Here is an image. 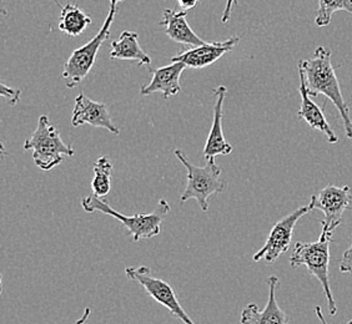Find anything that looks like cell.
<instances>
[{
  "label": "cell",
  "mask_w": 352,
  "mask_h": 324,
  "mask_svg": "<svg viewBox=\"0 0 352 324\" xmlns=\"http://www.w3.org/2000/svg\"><path fill=\"white\" fill-rule=\"evenodd\" d=\"M331 50L318 47L309 60L298 61V67L305 76L306 86L311 96L325 95L326 97L339 110L349 140H352V119L350 108L346 105L341 93L339 79L332 67Z\"/></svg>",
  "instance_id": "cell-1"
},
{
  "label": "cell",
  "mask_w": 352,
  "mask_h": 324,
  "mask_svg": "<svg viewBox=\"0 0 352 324\" xmlns=\"http://www.w3.org/2000/svg\"><path fill=\"white\" fill-rule=\"evenodd\" d=\"M82 207L88 213L100 212L102 215L120 221L134 242L159 236L162 233L164 220L170 212L169 203L165 198H162L156 205L154 211L150 213H136L133 216H125L110 207V205L102 200V197L95 196L94 194L82 198Z\"/></svg>",
  "instance_id": "cell-2"
},
{
  "label": "cell",
  "mask_w": 352,
  "mask_h": 324,
  "mask_svg": "<svg viewBox=\"0 0 352 324\" xmlns=\"http://www.w3.org/2000/svg\"><path fill=\"white\" fill-rule=\"evenodd\" d=\"M331 232L321 231V235L316 242H298L290 258V266L298 268L305 266L309 273L318 279L322 286L326 301L329 305L330 316L338 313V305L332 294L330 278H329V264H330V244L333 242Z\"/></svg>",
  "instance_id": "cell-3"
},
{
  "label": "cell",
  "mask_w": 352,
  "mask_h": 324,
  "mask_svg": "<svg viewBox=\"0 0 352 324\" xmlns=\"http://www.w3.org/2000/svg\"><path fill=\"white\" fill-rule=\"evenodd\" d=\"M174 154L188 172L186 187L180 201L185 203L189 200H197L201 211L206 212L209 209L211 196L223 194L226 189V183L221 178V169L217 166L215 159L208 160L205 166L199 167L190 162L183 150L176 149Z\"/></svg>",
  "instance_id": "cell-4"
},
{
  "label": "cell",
  "mask_w": 352,
  "mask_h": 324,
  "mask_svg": "<svg viewBox=\"0 0 352 324\" xmlns=\"http://www.w3.org/2000/svg\"><path fill=\"white\" fill-rule=\"evenodd\" d=\"M109 1H110V5H109L108 15L102 23L100 30L85 45L75 49L64 65V70L61 75L68 89L76 88L88 76L90 70L94 67L100 47L104 44V41L108 40L110 36V29L116 19L118 7L124 0H109Z\"/></svg>",
  "instance_id": "cell-5"
},
{
  "label": "cell",
  "mask_w": 352,
  "mask_h": 324,
  "mask_svg": "<svg viewBox=\"0 0 352 324\" xmlns=\"http://www.w3.org/2000/svg\"><path fill=\"white\" fill-rule=\"evenodd\" d=\"M24 150L33 151V160L41 171H52L61 165L64 156H74L72 146L61 140L60 134L47 115H41L32 136L24 142Z\"/></svg>",
  "instance_id": "cell-6"
},
{
  "label": "cell",
  "mask_w": 352,
  "mask_h": 324,
  "mask_svg": "<svg viewBox=\"0 0 352 324\" xmlns=\"http://www.w3.org/2000/svg\"><path fill=\"white\" fill-rule=\"evenodd\" d=\"M125 276L130 281H134L136 284H140L150 297L165 307L176 319L182 321L184 324H197L192 322V319L188 316L183 305L180 304L174 287L162 278L154 277L149 267L146 266L126 267Z\"/></svg>",
  "instance_id": "cell-7"
},
{
  "label": "cell",
  "mask_w": 352,
  "mask_h": 324,
  "mask_svg": "<svg viewBox=\"0 0 352 324\" xmlns=\"http://www.w3.org/2000/svg\"><path fill=\"white\" fill-rule=\"evenodd\" d=\"M310 212L309 205L295 209L290 215L281 218L270 231V235L267 237L263 248L256 252L252 259L254 262H264L266 264H275L278 259V257L287 252L290 246H292V235L295 226L301 220Z\"/></svg>",
  "instance_id": "cell-8"
},
{
  "label": "cell",
  "mask_w": 352,
  "mask_h": 324,
  "mask_svg": "<svg viewBox=\"0 0 352 324\" xmlns=\"http://www.w3.org/2000/svg\"><path fill=\"white\" fill-rule=\"evenodd\" d=\"M352 202L351 191L349 186L329 185L316 195H312L309 203L310 211L318 209L324 213V222H321L322 231L331 232L336 230L342 222V216Z\"/></svg>",
  "instance_id": "cell-9"
},
{
  "label": "cell",
  "mask_w": 352,
  "mask_h": 324,
  "mask_svg": "<svg viewBox=\"0 0 352 324\" xmlns=\"http://www.w3.org/2000/svg\"><path fill=\"white\" fill-rule=\"evenodd\" d=\"M84 124H88L93 128H105L114 135L120 134V128L111 120L107 104L91 100L87 95L80 93L75 99L72 125L79 128Z\"/></svg>",
  "instance_id": "cell-10"
},
{
  "label": "cell",
  "mask_w": 352,
  "mask_h": 324,
  "mask_svg": "<svg viewBox=\"0 0 352 324\" xmlns=\"http://www.w3.org/2000/svg\"><path fill=\"white\" fill-rule=\"evenodd\" d=\"M239 41L240 36H231L230 39L225 41L205 43L200 47H190L183 53H179L171 61H180L191 69L206 68L220 60L223 55L232 51Z\"/></svg>",
  "instance_id": "cell-11"
},
{
  "label": "cell",
  "mask_w": 352,
  "mask_h": 324,
  "mask_svg": "<svg viewBox=\"0 0 352 324\" xmlns=\"http://www.w3.org/2000/svg\"><path fill=\"white\" fill-rule=\"evenodd\" d=\"M266 284L269 286V298L264 310L260 311L258 304H248L241 312L240 322L241 324H292L276 301V290L280 284L278 276H270Z\"/></svg>",
  "instance_id": "cell-12"
},
{
  "label": "cell",
  "mask_w": 352,
  "mask_h": 324,
  "mask_svg": "<svg viewBox=\"0 0 352 324\" xmlns=\"http://www.w3.org/2000/svg\"><path fill=\"white\" fill-rule=\"evenodd\" d=\"M228 89L225 86H217L214 91L215 104H214V120L211 125L210 134L204 148L205 160H212L217 156H228L232 152L231 143L226 141L223 132V102L226 99Z\"/></svg>",
  "instance_id": "cell-13"
},
{
  "label": "cell",
  "mask_w": 352,
  "mask_h": 324,
  "mask_svg": "<svg viewBox=\"0 0 352 324\" xmlns=\"http://www.w3.org/2000/svg\"><path fill=\"white\" fill-rule=\"evenodd\" d=\"M186 68L188 67L184 62L171 61V64L166 67L153 70V79L148 85L142 86L140 95L146 96L154 93H162L166 100L170 96L179 94L182 90V75Z\"/></svg>",
  "instance_id": "cell-14"
},
{
  "label": "cell",
  "mask_w": 352,
  "mask_h": 324,
  "mask_svg": "<svg viewBox=\"0 0 352 324\" xmlns=\"http://www.w3.org/2000/svg\"><path fill=\"white\" fill-rule=\"evenodd\" d=\"M298 75H300V95H301V108L298 110V119L307 122L312 128L321 131L325 134L327 137V141L330 143H336L339 141V137L332 130L329 121L326 120L324 111L318 108L314 100H311V95L306 86L305 76L304 73L298 69Z\"/></svg>",
  "instance_id": "cell-15"
},
{
  "label": "cell",
  "mask_w": 352,
  "mask_h": 324,
  "mask_svg": "<svg viewBox=\"0 0 352 324\" xmlns=\"http://www.w3.org/2000/svg\"><path fill=\"white\" fill-rule=\"evenodd\" d=\"M188 12L180 10L176 12L175 9H165L163 21L160 25L165 27V33L170 39L179 44H184L190 47H200L205 44V41L199 38L195 32L191 29L189 23L186 21Z\"/></svg>",
  "instance_id": "cell-16"
},
{
  "label": "cell",
  "mask_w": 352,
  "mask_h": 324,
  "mask_svg": "<svg viewBox=\"0 0 352 324\" xmlns=\"http://www.w3.org/2000/svg\"><path fill=\"white\" fill-rule=\"evenodd\" d=\"M110 58L116 60L136 61L139 65H150L151 58L139 45V34L125 30L120 36L110 43Z\"/></svg>",
  "instance_id": "cell-17"
},
{
  "label": "cell",
  "mask_w": 352,
  "mask_h": 324,
  "mask_svg": "<svg viewBox=\"0 0 352 324\" xmlns=\"http://www.w3.org/2000/svg\"><path fill=\"white\" fill-rule=\"evenodd\" d=\"M91 23L93 19L82 8L68 1L67 5L61 8L58 27L60 32L69 36H79L85 32L89 25H91Z\"/></svg>",
  "instance_id": "cell-18"
},
{
  "label": "cell",
  "mask_w": 352,
  "mask_h": 324,
  "mask_svg": "<svg viewBox=\"0 0 352 324\" xmlns=\"http://www.w3.org/2000/svg\"><path fill=\"white\" fill-rule=\"evenodd\" d=\"M111 177H113V162L108 156H102L94 165V178L91 189L95 196L107 197L111 192Z\"/></svg>",
  "instance_id": "cell-19"
},
{
  "label": "cell",
  "mask_w": 352,
  "mask_h": 324,
  "mask_svg": "<svg viewBox=\"0 0 352 324\" xmlns=\"http://www.w3.org/2000/svg\"><path fill=\"white\" fill-rule=\"evenodd\" d=\"M336 12H347L352 15V0H318V15L315 18L316 25L320 27L330 25L332 15Z\"/></svg>",
  "instance_id": "cell-20"
},
{
  "label": "cell",
  "mask_w": 352,
  "mask_h": 324,
  "mask_svg": "<svg viewBox=\"0 0 352 324\" xmlns=\"http://www.w3.org/2000/svg\"><path fill=\"white\" fill-rule=\"evenodd\" d=\"M0 94H1L4 99H7L9 105H15V104H18V102L21 100V90L8 86V85L4 84V81L0 82Z\"/></svg>",
  "instance_id": "cell-21"
},
{
  "label": "cell",
  "mask_w": 352,
  "mask_h": 324,
  "mask_svg": "<svg viewBox=\"0 0 352 324\" xmlns=\"http://www.w3.org/2000/svg\"><path fill=\"white\" fill-rule=\"evenodd\" d=\"M340 270L342 273H351L352 275V243L351 246L345 251L344 256L341 258Z\"/></svg>",
  "instance_id": "cell-22"
},
{
  "label": "cell",
  "mask_w": 352,
  "mask_h": 324,
  "mask_svg": "<svg viewBox=\"0 0 352 324\" xmlns=\"http://www.w3.org/2000/svg\"><path fill=\"white\" fill-rule=\"evenodd\" d=\"M239 1L237 0H228L226 5L223 9V16H221V21L223 24H228L231 19V10H232V5H237Z\"/></svg>",
  "instance_id": "cell-23"
},
{
  "label": "cell",
  "mask_w": 352,
  "mask_h": 324,
  "mask_svg": "<svg viewBox=\"0 0 352 324\" xmlns=\"http://www.w3.org/2000/svg\"><path fill=\"white\" fill-rule=\"evenodd\" d=\"M177 1H179L180 8L185 12H188V10H191L192 8L197 7L199 0H177Z\"/></svg>",
  "instance_id": "cell-24"
},
{
  "label": "cell",
  "mask_w": 352,
  "mask_h": 324,
  "mask_svg": "<svg viewBox=\"0 0 352 324\" xmlns=\"http://www.w3.org/2000/svg\"><path fill=\"white\" fill-rule=\"evenodd\" d=\"M90 316H91V308H90V307H87V308H85V311L82 313V317L79 318L75 324L87 323V321L90 318Z\"/></svg>",
  "instance_id": "cell-25"
},
{
  "label": "cell",
  "mask_w": 352,
  "mask_h": 324,
  "mask_svg": "<svg viewBox=\"0 0 352 324\" xmlns=\"http://www.w3.org/2000/svg\"><path fill=\"white\" fill-rule=\"evenodd\" d=\"M315 312H316V316H318V319H320V322L322 324H329L327 322H326L325 316H324V313H322V310H321V307H316L315 308ZM347 324H352V319L351 321H349L347 322Z\"/></svg>",
  "instance_id": "cell-26"
}]
</instances>
